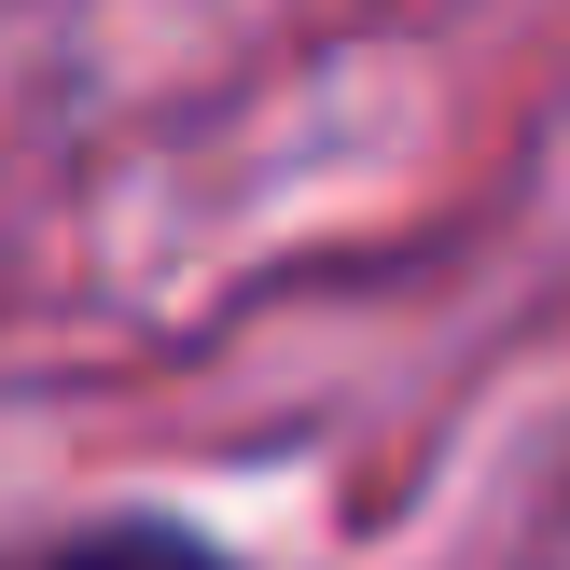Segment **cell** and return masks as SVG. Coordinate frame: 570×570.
Returning a JSON list of instances; mask_svg holds the SVG:
<instances>
[{
    "label": "cell",
    "instance_id": "1",
    "mask_svg": "<svg viewBox=\"0 0 570 570\" xmlns=\"http://www.w3.org/2000/svg\"><path fill=\"white\" fill-rule=\"evenodd\" d=\"M0 570H237L195 515H83V529H42V543H14Z\"/></svg>",
    "mask_w": 570,
    "mask_h": 570
}]
</instances>
